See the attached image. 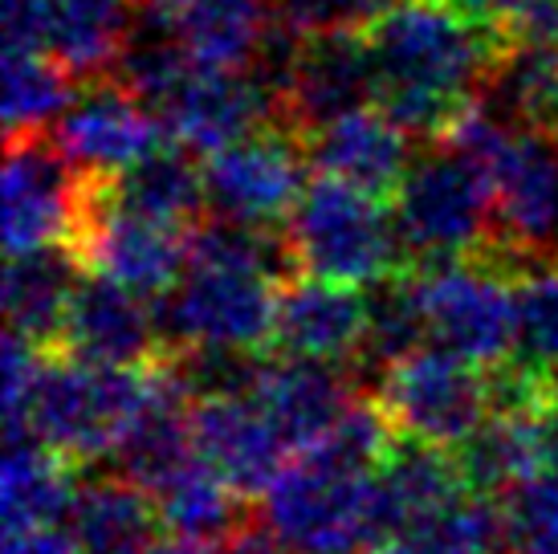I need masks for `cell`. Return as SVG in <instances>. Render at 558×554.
I'll use <instances>...</instances> for the list:
<instances>
[{
	"label": "cell",
	"mask_w": 558,
	"mask_h": 554,
	"mask_svg": "<svg viewBox=\"0 0 558 554\" xmlns=\"http://www.w3.org/2000/svg\"><path fill=\"white\" fill-rule=\"evenodd\" d=\"M375 107L408 135L440 138L489 82L506 37L461 0H400L363 29Z\"/></svg>",
	"instance_id": "cell-1"
},
{
	"label": "cell",
	"mask_w": 558,
	"mask_h": 554,
	"mask_svg": "<svg viewBox=\"0 0 558 554\" xmlns=\"http://www.w3.org/2000/svg\"><path fill=\"white\" fill-rule=\"evenodd\" d=\"M159 368L163 363L140 371H110L78 363L74 354L46 351L29 408H25V424L9 441L33 436L74 465L114 457V448L123 445V436L151 400Z\"/></svg>",
	"instance_id": "cell-2"
},
{
	"label": "cell",
	"mask_w": 558,
	"mask_h": 554,
	"mask_svg": "<svg viewBox=\"0 0 558 554\" xmlns=\"http://www.w3.org/2000/svg\"><path fill=\"white\" fill-rule=\"evenodd\" d=\"M265 530L286 554H372L388 542L379 481L323 448L298 453L265 490Z\"/></svg>",
	"instance_id": "cell-3"
},
{
	"label": "cell",
	"mask_w": 558,
	"mask_h": 554,
	"mask_svg": "<svg viewBox=\"0 0 558 554\" xmlns=\"http://www.w3.org/2000/svg\"><path fill=\"white\" fill-rule=\"evenodd\" d=\"M286 237L298 269L335 286H384L412 269L396 229V213L379 196L318 176L306 184Z\"/></svg>",
	"instance_id": "cell-4"
},
{
	"label": "cell",
	"mask_w": 558,
	"mask_h": 554,
	"mask_svg": "<svg viewBox=\"0 0 558 554\" xmlns=\"http://www.w3.org/2000/svg\"><path fill=\"white\" fill-rule=\"evenodd\" d=\"M403 277L440 351L481 371L510 368L522 347V293L489 257L412 265Z\"/></svg>",
	"instance_id": "cell-5"
},
{
	"label": "cell",
	"mask_w": 558,
	"mask_h": 554,
	"mask_svg": "<svg viewBox=\"0 0 558 554\" xmlns=\"http://www.w3.org/2000/svg\"><path fill=\"white\" fill-rule=\"evenodd\" d=\"M391 213L412 265L465 262L494 245V184L449 147L412 159Z\"/></svg>",
	"instance_id": "cell-6"
},
{
	"label": "cell",
	"mask_w": 558,
	"mask_h": 554,
	"mask_svg": "<svg viewBox=\"0 0 558 554\" xmlns=\"http://www.w3.org/2000/svg\"><path fill=\"white\" fill-rule=\"evenodd\" d=\"M375 404L391 420L396 436L457 453L494 420L497 392L494 375L440 347H424L379 371Z\"/></svg>",
	"instance_id": "cell-7"
},
{
	"label": "cell",
	"mask_w": 558,
	"mask_h": 554,
	"mask_svg": "<svg viewBox=\"0 0 558 554\" xmlns=\"http://www.w3.org/2000/svg\"><path fill=\"white\" fill-rule=\"evenodd\" d=\"M278 281L241 265L187 262L184 281L159 302V330L184 351H257L274 342Z\"/></svg>",
	"instance_id": "cell-8"
},
{
	"label": "cell",
	"mask_w": 558,
	"mask_h": 554,
	"mask_svg": "<svg viewBox=\"0 0 558 554\" xmlns=\"http://www.w3.org/2000/svg\"><path fill=\"white\" fill-rule=\"evenodd\" d=\"M187 237L192 232L168 229L159 220L123 213L110 201L107 180L94 176L90 201L82 213L78 237L70 257L86 277H102L131 290L143 302H163L187 274Z\"/></svg>",
	"instance_id": "cell-9"
},
{
	"label": "cell",
	"mask_w": 558,
	"mask_h": 554,
	"mask_svg": "<svg viewBox=\"0 0 558 554\" xmlns=\"http://www.w3.org/2000/svg\"><path fill=\"white\" fill-rule=\"evenodd\" d=\"M94 176H82L58 143L33 135L4 143V253L29 257L74 245Z\"/></svg>",
	"instance_id": "cell-10"
},
{
	"label": "cell",
	"mask_w": 558,
	"mask_h": 554,
	"mask_svg": "<svg viewBox=\"0 0 558 554\" xmlns=\"http://www.w3.org/2000/svg\"><path fill=\"white\" fill-rule=\"evenodd\" d=\"M131 37V0H4V49L41 53L70 77L107 74Z\"/></svg>",
	"instance_id": "cell-11"
},
{
	"label": "cell",
	"mask_w": 558,
	"mask_h": 554,
	"mask_svg": "<svg viewBox=\"0 0 558 554\" xmlns=\"http://www.w3.org/2000/svg\"><path fill=\"white\" fill-rule=\"evenodd\" d=\"M306 138L290 127H265L204 159V196L220 220L265 225L290 220L302 201Z\"/></svg>",
	"instance_id": "cell-12"
},
{
	"label": "cell",
	"mask_w": 558,
	"mask_h": 554,
	"mask_svg": "<svg viewBox=\"0 0 558 554\" xmlns=\"http://www.w3.org/2000/svg\"><path fill=\"white\" fill-rule=\"evenodd\" d=\"M156 115L180 152H196L204 159L233 147L241 138L257 135L265 127H286L281 123V103L269 86H262L253 74L204 70V65H192L159 98Z\"/></svg>",
	"instance_id": "cell-13"
},
{
	"label": "cell",
	"mask_w": 558,
	"mask_h": 554,
	"mask_svg": "<svg viewBox=\"0 0 558 554\" xmlns=\"http://www.w3.org/2000/svg\"><path fill=\"white\" fill-rule=\"evenodd\" d=\"M494 249L506 262H558V138L513 131L494 171Z\"/></svg>",
	"instance_id": "cell-14"
},
{
	"label": "cell",
	"mask_w": 558,
	"mask_h": 554,
	"mask_svg": "<svg viewBox=\"0 0 558 554\" xmlns=\"http://www.w3.org/2000/svg\"><path fill=\"white\" fill-rule=\"evenodd\" d=\"M53 143L82 176L114 180L147 155L163 152L168 131L156 110L135 98L123 82H102L70 103L62 123L53 127Z\"/></svg>",
	"instance_id": "cell-15"
},
{
	"label": "cell",
	"mask_w": 558,
	"mask_h": 554,
	"mask_svg": "<svg viewBox=\"0 0 558 554\" xmlns=\"http://www.w3.org/2000/svg\"><path fill=\"white\" fill-rule=\"evenodd\" d=\"M278 16V0H140L135 25L168 33L192 65L248 74Z\"/></svg>",
	"instance_id": "cell-16"
},
{
	"label": "cell",
	"mask_w": 558,
	"mask_h": 554,
	"mask_svg": "<svg viewBox=\"0 0 558 554\" xmlns=\"http://www.w3.org/2000/svg\"><path fill=\"white\" fill-rule=\"evenodd\" d=\"M375 103V70L363 33L302 37L294 74L281 98V123L306 138L318 127Z\"/></svg>",
	"instance_id": "cell-17"
},
{
	"label": "cell",
	"mask_w": 558,
	"mask_h": 554,
	"mask_svg": "<svg viewBox=\"0 0 558 554\" xmlns=\"http://www.w3.org/2000/svg\"><path fill=\"white\" fill-rule=\"evenodd\" d=\"M159 342H163V330L143 298L102 277H86L78 286L62 330L65 354L90 368L140 371L163 363Z\"/></svg>",
	"instance_id": "cell-18"
},
{
	"label": "cell",
	"mask_w": 558,
	"mask_h": 554,
	"mask_svg": "<svg viewBox=\"0 0 558 554\" xmlns=\"http://www.w3.org/2000/svg\"><path fill=\"white\" fill-rule=\"evenodd\" d=\"M367 318H372V306L351 286H335L318 277L286 281L278 293L274 347L286 351V359L335 368L367 347Z\"/></svg>",
	"instance_id": "cell-19"
},
{
	"label": "cell",
	"mask_w": 558,
	"mask_h": 554,
	"mask_svg": "<svg viewBox=\"0 0 558 554\" xmlns=\"http://www.w3.org/2000/svg\"><path fill=\"white\" fill-rule=\"evenodd\" d=\"M306 159L326 180H339L384 201L396 196L412 168V135L379 107H363L306 135Z\"/></svg>",
	"instance_id": "cell-20"
},
{
	"label": "cell",
	"mask_w": 558,
	"mask_h": 554,
	"mask_svg": "<svg viewBox=\"0 0 558 554\" xmlns=\"http://www.w3.org/2000/svg\"><path fill=\"white\" fill-rule=\"evenodd\" d=\"M192 436H196V453L241 497H253V493L265 497V490L290 465L286 461L290 448L253 404V396L192 404Z\"/></svg>",
	"instance_id": "cell-21"
},
{
	"label": "cell",
	"mask_w": 558,
	"mask_h": 554,
	"mask_svg": "<svg viewBox=\"0 0 558 554\" xmlns=\"http://www.w3.org/2000/svg\"><path fill=\"white\" fill-rule=\"evenodd\" d=\"M253 404L265 412V420L278 429L290 453H311L323 445L339 420L351 408L347 375L326 363H302V359H281L265 363L262 380L253 387Z\"/></svg>",
	"instance_id": "cell-22"
},
{
	"label": "cell",
	"mask_w": 558,
	"mask_h": 554,
	"mask_svg": "<svg viewBox=\"0 0 558 554\" xmlns=\"http://www.w3.org/2000/svg\"><path fill=\"white\" fill-rule=\"evenodd\" d=\"M375 481H379V506H384L388 539L420 530L469 493L461 461L452 453L420 445V441H403V436L388 453V461L375 473Z\"/></svg>",
	"instance_id": "cell-23"
},
{
	"label": "cell",
	"mask_w": 558,
	"mask_h": 554,
	"mask_svg": "<svg viewBox=\"0 0 558 554\" xmlns=\"http://www.w3.org/2000/svg\"><path fill=\"white\" fill-rule=\"evenodd\" d=\"M78 262L65 249L9 257L4 265V318L9 335L33 342L41 351L62 347L65 314L78 293Z\"/></svg>",
	"instance_id": "cell-24"
},
{
	"label": "cell",
	"mask_w": 558,
	"mask_h": 554,
	"mask_svg": "<svg viewBox=\"0 0 558 554\" xmlns=\"http://www.w3.org/2000/svg\"><path fill=\"white\" fill-rule=\"evenodd\" d=\"M78 502L74 461L41 441H9L4 478H0V518L4 530H41L70 518Z\"/></svg>",
	"instance_id": "cell-25"
},
{
	"label": "cell",
	"mask_w": 558,
	"mask_h": 554,
	"mask_svg": "<svg viewBox=\"0 0 558 554\" xmlns=\"http://www.w3.org/2000/svg\"><path fill=\"white\" fill-rule=\"evenodd\" d=\"M70 539L78 554H156L159 509L131 481H90L70 509Z\"/></svg>",
	"instance_id": "cell-26"
},
{
	"label": "cell",
	"mask_w": 558,
	"mask_h": 554,
	"mask_svg": "<svg viewBox=\"0 0 558 554\" xmlns=\"http://www.w3.org/2000/svg\"><path fill=\"white\" fill-rule=\"evenodd\" d=\"M107 192L123 213L147 216V220H159V225L180 232L196 229L192 220L208 204V196H204V168H196L180 147H163V152L147 155L131 171L107 180Z\"/></svg>",
	"instance_id": "cell-27"
},
{
	"label": "cell",
	"mask_w": 558,
	"mask_h": 554,
	"mask_svg": "<svg viewBox=\"0 0 558 554\" xmlns=\"http://www.w3.org/2000/svg\"><path fill=\"white\" fill-rule=\"evenodd\" d=\"M485 91H489L485 107L497 110L510 127L550 135L558 127V46H534V41L506 46Z\"/></svg>",
	"instance_id": "cell-28"
},
{
	"label": "cell",
	"mask_w": 558,
	"mask_h": 554,
	"mask_svg": "<svg viewBox=\"0 0 558 554\" xmlns=\"http://www.w3.org/2000/svg\"><path fill=\"white\" fill-rule=\"evenodd\" d=\"M151 502L159 509V522L168 526L180 542H196V546H204V542L220 546L245 526L236 518L241 514V493L204 457H196L180 478H171Z\"/></svg>",
	"instance_id": "cell-29"
},
{
	"label": "cell",
	"mask_w": 558,
	"mask_h": 554,
	"mask_svg": "<svg viewBox=\"0 0 558 554\" xmlns=\"http://www.w3.org/2000/svg\"><path fill=\"white\" fill-rule=\"evenodd\" d=\"M74 98L62 65L29 49H4V143L58 127Z\"/></svg>",
	"instance_id": "cell-30"
},
{
	"label": "cell",
	"mask_w": 558,
	"mask_h": 554,
	"mask_svg": "<svg viewBox=\"0 0 558 554\" xmlns=\"http://www.w3.org/2000/svg\"><path fill=\"white\" fill-rule=\"evenodd\" d=\"M506 546L513 554H558V481L534 478L501 497Z\"/></svg>",
	"instance_id": "cell-31"
},
{
	"label": "cell",
	"mask_w": 558,
	"mask_h": 554,
	"mask_svg": "<svg viewBox=\"0 0 558 554\" xmlns=\"http://www.w3.org/2000/svg\"><path fill=\"white\" fill-rule=\"evenodd\" d=\"M522 347L534 368L558 380V262L522 277Z\"/></svg>",
	"instance_id": "cell-32"
},
{
	"label": "cell",
	"mask_w": 558,
	"mask_h": 554,
	"mask_svg": "<svg viewBox=\"0 0 558 554\" xmlns=\"http://www.w3.org/2000/svg\"><path fill=\"white\" fill-rule=\"evenodd\" d=\"M400 0H278V21L302 37L318 33H359Z\"/></svg>",
	"instance_id": "cell-33"
},
{
	"label": "cell",
	"mask_w": 558,
	"mask_h": 554,
	"mask_svg": "<svg viewBox=\"0 0 558 554\" xmlns=\"http://www.w3.org/2000/svg\"><path fill=\"white\" fill-rule=\"evenodd\" d=\"M4 554H78L70 530L41 526V530H4Z\"/></svg>",
	"instance_id": "cell-34"
},
{
	"label": "cell",
	"mask_w": 558,
	"mask_h": 554,
	"mask_svg": "<svg viewBox=\"0 0 558 554\" xmlns=\"http://www.w3.org/2000/svg\"><path fill=\"white\" fill-rule=\"evenodd\" d=\"M213 554H286V546L262 526H241L233 539H225Z\"/></svg>",
	"instance_id": "cell-35"
},
{
	"label": "cell",
	"mask_w": 558,
	"mask_h": 554,
	"mask_svg": "<svg viewBox=\"0 0 558 554\" xmlns=\"http://www.w3.org/2000/svg\"><path fill=\"white\" fill-rule=\"evenodd\" d=\"M543 457H546V478L558 481V392L550 396L543 412Z\"/></svg>",
	"instance_id": "cell-36"
},
{
	"label": "cell",
	"mask_w": 558,
	"mask_h": 554,
	"mask_svg": "<svg viewBox=\"0 0 558 554\" xmlns=\"http://www.w3.org/2000/svg\"><path fill=\"white\" fill-rule=\"evenodd\" d=\"M372 554H436V551L424 539H420V534H400V539L379 542Z\"/></svg>",
	"instance_id": "cell-37"
},
{
	"label": "cell",
	"mask_w": 558,
	"mask_h": 554,
	"mask_svg": "<svg viewBox=\"0 0 558 554\" xmlns=\"http://www.w3.org/2000/svg\"><path fill=\"white\" fill-rule=\"evenodd\" d=\"M156 554H208V551H204V546H196V542H180V539H175V542H159Z\"/></svg>",
	"instance_id": "cell-38"
}]
</instances>
